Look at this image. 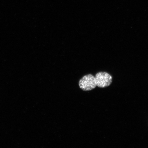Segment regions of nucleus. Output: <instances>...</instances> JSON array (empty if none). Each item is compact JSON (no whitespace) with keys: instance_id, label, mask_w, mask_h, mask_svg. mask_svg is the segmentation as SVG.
I'll use <instances>...</instances> for the list:
<instances>
[{"instance_id":"1","label":"nucleus","mask_w":148,"mask_h":148,"mask_svg":"<svg viewBox=\"0 0 148 148\" xmlns=\"http://www.w3.org/2000/svg\"><path fill=\"white\" fill-rule=\"evenodd\" d=\"M79 86L83 91H89L94 89L97 86L95 77L91 74L83 76L79 81Z\"/></svg>"},{"instance_id":"2","label":"nucleus","mask_w":148,"mask_h":148,"mask_svg":"<svg viewBox=\"0 0 148 148\" xmlns=\"http://www.w3.org/2000/svg\"><path fill=\"white\" fill-rule=\"evenodd\" d=\"M97 86L99 88L107 87L112 82V77L110 74L105 72H100L95 76Z\"/></svg>"}]
</instances>
